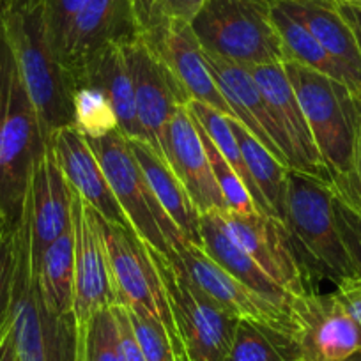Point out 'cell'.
<instances>
[{
  "label": "cell",
  "instance_id": "obj_38",
  "mask_svg": "<svg viewBox=\"0 0 361 361\" xmlns=\"http://www.w3.org/2000/svg\"><path fill=\"white\" fill-rule=\"evenodd\" d=\"M207 0H158V23L161 20L192 22Z\"/></svg>",
  "mask_w": 361,
  "mask_h": 361
},
{
  "label": "cell",
  "instance_id": "obj_20",
  "mask_svg": "<svg viewBox=\"0 0 361 361\" xmlns=\"http://www.w3.org/2000/svg\"><path fill=\"white\" fill-rule=\"evenodd\" d=\"M140 34L131 0H87L66 39L62 64L71 73L96 51L126 44Z\"/></svg>",
  "mask_w": 361,
  "mask_h": 361
},
{
  "label": "cell",
  "instance_id": "obj_47",
  "mask_svg": "<svg viewBox=\"0 0 361 361\" xmlns=\"http://www.w3.org/2000/svg\"><path fill=\"white\" fill-rule=\"evenodd\" d=\"M347 2H361V0H347Z\"/></svg>",
  "mask_w": 361,
  "mask_h": 361
},
{
  "label": "cell",
  "instance_id": "obj_43",
  "mask_svg": "<svg viewBox=\"0 0 361 361\" xmlns=\"http://www.w3.org/2000/svg\"><path fill=\"white\" fill-rule=\"evenodd\" d=\"M356 99V177L361 197V96Z\"/></svg>",
  "mask_w": 361,
  "mask_h": 361
},
{
  "label": "cell",
  "instance_id": "obj_22",
  "mask_svg": "<svg viewBox=\"0 0 361 361\" xmlns=\"http://www.w3.org/2000/svg\"><path fill=\"white\" fill-rule=\"evenodd\" d=\"M73 87L78 83H92L102 87L109 96L117 117V130L128 140H145L144 130L137 116L133 83L124 57L123 44H110L83 61L69 73Z\"/></svg>",
  "mask_w": 361,
  "mask_h": 361
},
{
  "label": "cell",
  "instance_id": "obj_18",
  "mask_svg": "<svg viewBox=\"0 0 361 361\" xmlns=\"http://www.w3.org/2000/svg\"><path fill=\"white\" fill-rule=\"evenodd\" d=\"M204 57L221 96L231 109L232 117L238 119L271 154H275L289 169L282 131L273 117L266 98L260 92L252 71L241 64L207 54L206 50H204Z\"/></svg>",
  "mask_w": 361,
  "mask_h": 361
},
{
  "label": "cell",
  "instance_id": "obj_39",
  "mask_svg": "<svg viewBox=\"0 0 361 361\" xmlns=\"http://www.w3.org/2000/svg\"><path fill=\"white\" fill-rule=\"evenodd\" d=\"M335 294L361 328V279L349 276L336 283Z\"/></svg>",
  "mask_w": 361,
  "mask_h": 361
},
{
  "label": "cell",
  "instance_id": "obj_48",
  "mask_svg": "<svg viewBox=\"0 0 361 361\" xmlns=\"http://www.w3.org/2000/svg\"><path fill=\"white\" fill-rule=\"evenodd\" d=\"M298 361H308V360H305V357H301V360H298Z\"/></svg>",
  "mask_w": 361,
  "mask_h": 361
},
{
  "label": "cell",
  "instance_id": "obj_24",
  "mask_svg": "<svg viewBox=\"0 0 361 361\" xmlns=\"http://www.w3.org/2000/svg\"><path fill=\"white\" fill-rule=\"evenodd\" d=\"M131 152L142 169L149 188L163 207L185 243L202 248L200 238V213L190 199L188 192L176 176L172 166L159 152H156L145 140H128Z\"/></svg>",
  "mask_w": 361,
  "mask_h": 361
},
{
  "label": "cell",
  "instance_id": "obj_27",
  "mask_svg": "<svg viewBox=\"0 0 361 361\" xmlns=\"http://www.w3.org/2000/svg\"><path fill=\"white\" fill-rule=\"evenodd\" d=\"M271 18H273V25L279 32L280 41H282L286 61L298 62V64L329 76V78L336 80L347 87V76L343 69L333 61L331 55L321 47V43L312 36L310 30L300 20L290 16L279 4L273 6Z\"/></svg>",
  "mask_w": 361,
  "mask_h": 361
},
{
  "label": "cell",
  "instance_id": "obj_31",
  "mask_svg": "<svg viewBox=\"0 0 361 361\" xmlns=\"http://www.w3.org/2000/svg\"><path fill=\"white\" fill-rule=\"evenodd\" d=\"M78 361H124L112 307L78 324Z\"/></svg>",
  "mask_w": 361,
  "mask_h": 361
},
{
  "label": "cell",
  "instance_id": "obj_28",
  "mask_svg": "<svg viewBox=\"0 0 361 361\" xmlns=\"http://www.w3.org/2000/svg\"><path fill=\"white\" fill-rule=\"evenodd\" d=\"M300 343L294 336L239 319L225 361H298Z\"/></svg>",
  "mask_w": 361,
  "mask_h": 361
},
{
  "label": "cell",
  "instance_id": "obj_16",
  "mask_svg": "<svg viewBox=\"0 0 361 361\" xmlns=\"http://www.w3.org/2000/svg\"><path fill=\"white\" fill-rule=\"evenodd\" d=\"M142 36L169 68L190 102H200L232 117L231 109L214 82L213 73L207 68L202 44L188 22L161 20Z\"/></svg>",
  "mask_w": 361,
  "mask_h": 361
},
{
  "label": "cell",
  "instance_id": "obj_34",
  "mask_svg": "<svg viewBox=\"0 0 361 361\" xmlns=\"http://www.w3.org/2000/svg\"><path fill=\"white\" fill-rule=\"evenodd\" d=\"M16 260H18L16 228L6 227L4 232L0 234V335L11 319Z\"/></svg>",
  "mask_w": 361,
  "mask_h": 361
},
{
  "label": "cell",
  "instance_id": "obj_11",
  "mask_svg": "<svg viewBox=\"0 0 361 361\" xmlns=\"http://www.w3.org/2000/svg\"><path fill=\"white\" fill-rule=\"evenodd\" d=\"M73 193L48 144L34 163L20 221L29 239L34 275L44 248L73 225Z\"/></svg>",
  "mask_w": 361,
  "mask_h": 361
},
{
  "label": "cell",
  "instance_id": "obj_19",
  "mask_svg": "<svg viewBox=\"0 0 361 361\" xmlns=\"http://www.w3.org/2000/svg\"><path fill=\"white\" fill-rule=\"evenodd\" d=\"M50 145L71 188L103 220L124 231L135 232L85 137L75 126H68L51 137Z\"/></svg>",
  "mask_w": 361,
  "mask_h": 361
},
{
  "label": "cell",
  "instance_id": "obj_37",
  "mask_svg": "<svg viewBox=\"0 0 361 361\" xmlns=\"http://www.w3.org/2000/svg\"><path fill=\"white\" fill-rule=\"evenodd\" d=\"M114 315H116L117 321V331H119V345L121 353H123L124 361H147L145 360L144 353H142V347L138 343L137 335L133 331V326H131L130 314H128L126 307L124 305H114L112 307Z\"/></svg>",
  "mask_w": 361,
  "mask_h": 361
},
{
  "label": "cell",
  "instance_id": "obj_13",
  "mask_svg": "<svg viewBox=\"0 0 361 361\" xmlns=\"http://www.w3.org/2000/svg\"><path fill=\"white\" fill-rule=\"evenodd\" d=\"M73 231H75L73 315L76 324H83L96 312L117 305V296L110 275L109 257L99 231L98 213L76 192L73 193Z\"/></svg>",
  "mask_w": 361,
  "mask_h": 361
},
{
  "label": "cell",
  "instance_id": "obj_5",
  "mask_svg": "<svg viewBox=\"0 0 361 361\" xmlns=\"http://www.w3.org/2000/svg\"><path fill=\"white\" fill-rule=\"evenodd\" d=\"M286 227L312 279L322 276L338 283L356 276L336 227L331 186L289 170Z\"/></svg>",
  "mask_w": 361,
  "mask_h": 361
},
{
  "label": "cell",
  "instance_id": "obj_44",
  "mask_svg": "<svg viewBox=\"0 0 361 361\" xmlns=\"http://www.w3.org/2000/svg\"><path fill=\"white\" fill-rule=\"evenodd\" d=\"M22 2H25V0H0V16H4L6 13L15 9L16 6H20Z\"/></svg>",
  "mask_w": 361,
  "mask_h": 361
},
{
  "label": "cell",
  "instance_id": "obj_36",
  "mask_svg": "<svg viewBox=\"0 0 361 361\" xmlns=\"http://www.w3.org/2000/svg\"><path fill=\"white\" fill-rule=\"evenodd\" d=\"M333 213L350 264L361 279V206H354L333 192Z\"/></svg>",
  "mask_w": 361,
  "mask_h": 361
},
{
  "label": "cell",
  "instance_id": "obj_14",
  "mask_svg": "<svg viewBox=\"0 0 361 361\" xmlns=\"http://www.w3.org/2000/svg\"><path fill=\"white\" fill-rule=\"evenodd\" d=\"M296 340L308 361H343L361 349V328L335 293L317 290L293 300Z\"/></svg>",
  "mask_w": 361,
  "mask_h": 361
},
{
  "label": "cell",
  "instance_id": "obj_23",
  "mask_svg": "<svg viewBox=\"0 0 361 361\" xmlns=\"http://www.w3.org/2000/svg\"><path fill=\"white\" fill-rule=\"evenodd\" d=\"M202 250L231 276L257 294L293 314L294 298L267 275L266 271L228 235L220 213L200 214Z\"/></svg>",
  "mask_w": 361,
  "mask_h": 361
},
{
  "label": "cell",
  "instance_id": "obj_17",
  "mask_svg": "<svg viewBox=\"0 0 361 361\" xmlns=\"http://www.w3.org/2000/svg\"><path fill=\"white\" fill-rule=\"evenodd\" d=\"M161 151L200 214L228 211L214 180L202 137L186 105L179 106L170 117Z\"/></svg>",
  "mask_w": 361,
  "mask_h": 361
},
{
  "label": "cell",
  "instance_id": "obj_32",
  "mask_svg": "<svg viewBox=\"0 0 361 361\" xmlns=\"http://www.w3.org/2000/svg\"><path fill=\"white\" fill-rule=\"evenodd\" d=\"M193 123H195L197 130H199L200 137H202L204 147H206L207 158H209V165L211 170H213L214 180H216L218 188H220L221 195H224L225 202H227L228 211L239 214L257 213L259 209H257L255 202H253L252 195H250L248 188H246V185L243 183L241 177H239L238 172L228 165V161L221 156V152L214 147V144L211 142V138L207 137L206 131L200 128V124L197 123L195 119H193Z\"/></svg>",
  "mask_w": 361,
  "mask_h": 361
},
{
  "label": "cell",
  "instance_id": "obj_8",
  "mask_svg": "<svg viewBox=\"0 0 361 361\" xmlns=\"http://www.w3.org/2000/svg\"><path fill=\"white\" fill-rule=\"evenodd\" d=\"M145 246L165 289L186 361H225L239 319L197 289L176 260Z\"/></svg>",
  "mask_w": 361,
  "mask_h": 361
},
{
  "label": "cell",
  "instance_id": "obj_7",
  "mask_svg": "<svg viewBox=\"0 0 361 361\" xmlns=\"http://www.w3.org/2000/svg\"><path fill=\"white\" fill-rule=\"evenodd\" d=\"M85 140L98 158L135 234L145 245L172 259L185 245V239L149 188L128 138L119 130H114L105 137H85Z\"/></svg>",
  "mask_w": 361,
  "mask_h": 361
},
{
  "label": "cell",
  "instance_id": "obj_3",
  "mask_svg": "<svg viewBox=\"0 0 361 361\" xmlns=\"http://www.w3.org/2000/svg\"><path fill=\"white\" fill-rule=\"evenodd\" d=\"M6 37L36 109L47 144L62 128L73 126V83L55 54L37 0H25L2 16Z\"/></svg>",
  "mask_w": 361,
  "mask_h": 361
},
{
  "label": "cell",
  "instance_id": "obj_15",
  "mask_svg": "<svg viewBox=\"0 0 361 361\" xmlns=\"http://www.w3.org/2000/svg\"><path fill=\"white\" fill-rule=\"evenodd\" d=\"M250 71H252L260 92L266 98L273 117L282 131L289 169L322 180L333 188L331 173L326 169L324 161L319 154L307 117H305L296 92L286 75L283 62L282 64L257 66V68H250Z\"/></svg>",
  "mask_w": 361,
  "mask_h": 361
},
{
  "label": "cell",
  "instance_id": "obj_46",
  "mask_svg": "<svg viewBox=\"0 0 361 361\" xmlns=\"http://www.w3.org/2000/svg\"><path fill=\"white\" fill-rule=\"evenodd\" d=\"M6 227H8V224H6V220H4V218H2V214H0V234L4 232Z\"/></svg>",
  "mask_w": 361,
  "mask_h": 361
},
{
  "label": "cell",
  "instance_id": "obj_9",
  "mask_svg": "<svg viewBox=\"0 0 361 361\" xmlns=\"http://www.w3.org/2000/svg\"><path fill=\"white\" fill-rule=\"evenodd\" d=\"M228 235L293 298L315 289L286 225L264 213H220Z\"/></svg>",
  "mask_w": 361,
  "mask_h": 361
},
{
  "label": "cell",
  "instance_id": "obj_35",
  "mask_svg": "<svg viewBox=\"0 0 361 361\" xmlns=\"http://www.w3.org/2000/svg\"><path fill=\"white\" fill-rule=\"evenodd\" d=\"M37 2L43 9L44 25H47L51 47H54L55 54L62 62L66 39H68L71 23L87 0H37Z\"/></svg>",
  "mask_w": 361,
  "mask_h": 361
},
{
  "label": "cell",
  "instance_id": "obj_40",
  "mask_svg": "<svg viewBox=\"0 0 361 361\" xmlns=\"http://www.w3.org/2000/svg\"><path fill=\"white\" fill-rule=\"evenodd\" d=\"M135 15H137L140 34L149 32L152 27L158 25V0H131Z\"/></svg>",
  "mask_w": 361,
  "mask_h": 361
},
{
  "label": "cell",
  "instance_id": "obj_41",
  "mask_svg": "<svg viewBox=\"0 0 361 361\" xmlns=\"http://www.w3.org/2000/svg\"><path fill=\"white\" fill-rule=\"evenodd\" d=\"M335 2L340 15L343 16L347 25L353 30L354 39H356L361 54V2H347V0H335Z\"/></svg>",
  "mask_w": 361,
  "mask_h": 361
},
{
  "label": "cell",
  "instance_id": "obj_12",
  "mask_svg": "<svg viewBox=\"0 0 361 361\" xmlns=\"http://www.w3.org/2000/svg\"><path fill=\"white\" fill-rule=\"evenodd\" d=\"M123 51L130 69L137 116L144 130L145 142L163 156L161 144L166 124L173 112L190 99L142 34L123 44Z\"/></svg>",
  "mask_w": 361,
  "mask_h": 361
},
{
  "label": "cell",
  "instance_id": "obj_29",
  "mask_svg": "<svg viewBox=\"0 0 361 361\" xmlns=\"http://www.w3.org/2000/svg\"><path fill=\"white\" fill-rule=\"evenodd\" d=\"M186 109L192 114L193 119L200 124L204 131H206L207 137L211 138V142L214 144V147L221 152L225 159L228 161V165L238 172V176L241 177L243 183L248 188L250 195H252L253 202H255L257 209L260 213L271 216L269 207L264 202V199L260 197L259 190H257L255 183H253L252 176H250L248 169L245 165V159H243L241 149H239L238 140L234 137V131H232L231 124H228V117L225 114H221L220 110L213 109L209 105H204L200 102H188L186 103Z\"/></svg>",
  "mask_w": 361,
  "mask_h": 361
},
{
  "label": "cell",
  "instance_id": "obj_42",
  "mask_svg": "<svg viewBox=\"0 0 361 361\" xmlns=\"http://www.w3.org/2000/svg\"><path fill=\"white\" fill-rule=\"evenodd\" d=\"M0 361H18V357H16L15 340H13L11 319H9L8 326H6L2 335H0Z\"/></svg>",
  "mask_w": 361,
  "mask_h": 361
},
{
  "label": "cell",
  "instance_id": "obj_26",
  "mask_svg": "<svg viewBox=\"0 0 361 361\" xmlns=\"http://www.w3.org/2000/svg\"><path fill=\"white\" fill-rule=\"evenodd\" d=\"M234 137L241 149L243 159L259 190L260 197L269 207L271 216L286 225V195H287V169L275 154H271L238 119L228 117Z\"/></svg>",
  "mask_w": 361,
  "mask_h": 361
},
{
  "label": "cell",
  "instance_id": "obj_25",
  "mask_svg": "<svg viewBox=\"0 0 361 361\" xmlns=\"http://www.w3.org/2000/svg\"><path fill=\"white\" fill-rule=\"evenodd\" d=\"M44 308L54 315L73 314L75 289V231L73 225L44 248L36 267Z\"/></svg>",
  "mask_w": 361,
  "mask_h": 361
},
{
  "label": "cell",
  "instance_id": "obj_30",
  "mask_svg": "<svg viewBox=\"0 0 361 361\" xmlns=\"http://www.w3.org/2000/svg\"><path fill=\"white\" fill-rule=\"evenodd\" d=\"M73 126L83 137H105L117 130V117L105 90L92 83L73 87Z\"/></svg>",
  "mask_w": 361,
  "mask_h": 361
},
{
  "label": "cell",
  "instance_id": "obj_2",
  "mask_svg": "<svg viewBox=\"0 0 361 361\" xmlns=\"http://www.w3.org/2000/svg\"><path fill=\"white\" fill-rule=\"evenodd\" d=\"M47 145L0 16V214L8 227L22 221L30 173Z\"/></svg>",
  "mask_w": 361,
  "mask_h": 361
},
{
  "label": "cell",
  "instance_id": "obj_1",
  "mask_svg": "<svg viewBox=\"0 0 361 361\" xmlns=\"http://www.w3.org/2000/svg\"><path fill=\"white\" fill-rule=\"evenodd\" d=\"M283 69L333 179V192L361 206L356 177V99L343 83L286 61Z\"/></svg>",
  "mask_w": 361,
  "mask_h": 361
},
{
  "label": "cell",
  "instance_id": "obj_4",
  "mask_svg": "<svg viewBox=\"0 0 361 361\" xmlns=\"http://www.w3.org/2000/svg\"><path fill=\"white\" fill-rule=\"evenodd\" d=\"M275 4V0H207L190 25L207 54L248 69L282 64L286 51L271 18Z\"/></svg>",
  "mask_w": 361,
  "mask_h": 361
},
{
  "label": "cell",
  "instance_id": "obj_6",
  "mask_svg": "<svg viewBox=\"0 0 361 361\" xmlns=\"http://www.w3.org/2000/svg\"><path fill=\"white\" fill-rule=\"evenodd\" d=\"M18 260L11 305V331L18 361H78V324L73 314L54 315L44 308L32 271L29 239L16 227Z\"/></svg>",
  "mask_w": 361,
  "mask_h": 361
},
{
  "label": "cell",
  "instance_id": "obj_33",
  "mask_svg": "<svg viewBox=\"0 0 361 361\" xmlns=\"http://www.w3.org/2000/svg\"><path fill=\"white\" fill-rule=\"evenodd\" d=\"M131 326L147 361H179L172 338L156 315L140 307H126Z\"/></svg>",
  "mask_w": 361,
  "mask_h": 361
},
{
  "label": "cell",
  "instance_id": "obj_10",
  "mask_svg": "<svg viewBox=\"0 0 361 361\" xmlns=\"http://www.w3.org/2000/svg\"><path fill=\"white\" fill-rule=\"evenodd\" d=\"M172 260L183 269L186 279L209 300L238 319L257 322L296 338V322L290 312L276 307L255 290L246 287L221 269L200 246L185 243Z\"/></svg>",
  "mask_w": 361,
  "mask_h": 361
},
{
  "label": "cell",
  "instance_id": "obj_45",
  "mask_svg": "<svg viewBox=\"0 0 361 361\" xmlns=\"http://www.w3.org/2000/svg\"><path fill=\"white\" fill-rule=\"evenodd\" d=\"M343 361H361V349L356 350V353H354V354H350V356L345 357V360H343Z\"/></svg>",
  "mask_w": 361,
  "mask_h": 361
},
{
  "label": "cell",
  "instance_id": "obj_21",
  "mask_svg": "<svg viewBox=\"0 0 361 361\" xmlns=\"http://www.w3.org/2000/svg\"><path fill=\"white\" fill-rule=\"evenodd\" d=\"M276 4L310 30L312 36L343 69L347 87L354 98L361 96L360 48L353 30L340 15L335 0H283Z\"/></svg>",
  "mask_w": 361,
  "mask_h": 361
},
{
  "label": "cell",
  "instance_id": "obj_49",
  "mask_svg": "<svg viewBox=\"0 0 361 361\" xmlns=\"http://www.w3.org/2000/svg\"><path fill=\"white\" fill-rule=\"evenodd\" d=\"M275 2H283V0H275Z\"/></svg>",
  "mask_w": 361,
  "mask_h": 361
}]
</instances>
